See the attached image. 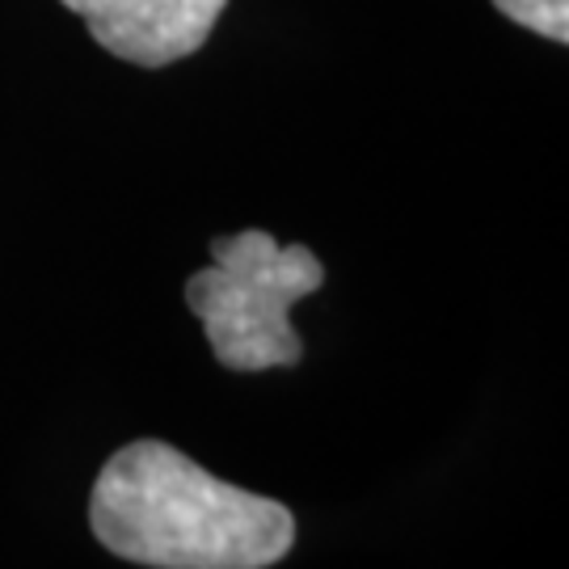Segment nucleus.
I'll return each instance as SVG.
<instances>
[{
  "mask_svg": "<svg viewBox=\"0 0 569 569\" xmlns=\"http://www.w3.org/2000/svg\"><path fill=\"white\" fill-rule=\"evenodd\" d=\"M89 528L114 557L152 569H266L296 545L283 502L228 486L161 439H136L106 460Z\"/></svg>",
  "mask_w": 569,
  "mask_h": 569,
  "instance_id": "1",
  "label": "nucleus"
},
{
  "mask_svg": "<svg viewBox=\"0 0 569 569\" xmlns=\"http://www.w3.org/2000/svg\"><path fill=\"white\" fill-rule=\"evenodd\" d=\"M510 21L552 42H569V0H493Z\"/></svg>",
  "mask_w": 569,
  "mask_h": 569,
  "instance_id": "4",
  "label": "nucleus"
},
{
  "mask_svg": "<svg viewBox=\"0 0 569 569\" xmlns=\"http://www.w3.org/2000/svg\"><path fill=\"white\" fill-rule=\"evenodd\" d=\"M321 283L326 266L308 244H279L262 228H249L211 241V266L186 279V305L228 371L296 367L305 342L291 329V305Z\"/></svg>",
  "mask_w": 569,
  "mask_h": 569,
  "instance_id": "2",
  "label": "nucleus"
},
{
  "mask_svg": "<svg viewBox=\"0 0 569 569\" xmlns=\"http://www.w3.org/2000/svg\"><path fill=\"white\" fill-rule=\"evenodd\" d=\"M81 13L110 56L140 68H164L194 56L228 0H63Z\"/></svg>",
  "mask_w": 569,
  "mask_h": 569,
  "instance_id": "3",
  "label": "nucleus"
}]
</instances>
